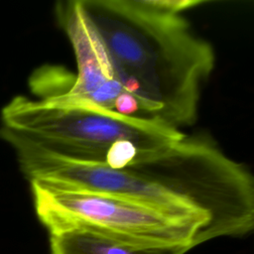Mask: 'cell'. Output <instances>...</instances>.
<instances>
[{"label":"cell","instance_id":"277c9868","mask_svg":"<svg viewBox=\"0 0 254 254\" xmlns=\"http://www.w3.org/2000/svg\"><path fill=\"white\" fill-rule=\"evenodd\" d=\"M36 213L50 231L80 228L123 244L154 248L201 244L206 221L182 217L120 196L32 180Z\"/></svg>","mask_w":254,"mask_h":254},{"label":"cell","instance_id":"6da1fadb","mask_svg":"<svg viewBox=\"0 0 254 254\" xmlns=\"http://www.w3.org/2000/svg\"><path fill=\"white\" fill-rule=\"evenodd\" d=\"M23 173L64 188L130 199L167 213L206 221L201 243L243 237L254 227V180L248 168L210 138L187 135L138 155L119 169L15 150Z\"/></svg>","mask_w":254,"mask_h":254},{"label":"cell","instance_id":"5b68a950","mask_svg":"<svg viewBox=\"0 0 254 254\" xmlns=\"http://www.w3.org/2000/svg\"><path fill=\"white\" fill-rule=\"evenodd\" d=\"M49 233L52 254H185L191 249L189 246L135 247L73 227Z\"/></svg>","mask_w":254,"mask_h":254},{"label":"cell","instance_id":"7a4b0ae2","mask_svg":"<svg viewBox=\"0 0 254 254\" xmlns=\"http://www.w3.org/2000/svg\"><path fill=\"white\" fill-rule=\"evenodd\" d=\"M109 61L117 114L181 130L197 118L212 46L156 0H80Z\"/></svg>","mask_w":254,"mask_h":254},{"label":"cell","instance_id":"3957f363","mask_svg":"<svg viewBox=\"0 0 254 254\" xmlns=\"http://www.w3.org/2000/svg\"><path fill=\"white\" fill-rule=\"evenodd\" d=\"M0 137L13 148L58 160L119 169L139 154L183 136L167 125L61 98L14 97L2 110Z\"/></svg>","mask_w":254,"mask_h":254}]
</instances>
